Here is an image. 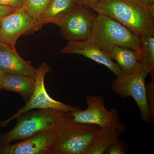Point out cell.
<instances>
[{
  "label": "cell",
  "mask_w": 154,
  "mask_h": 154,
  "mask_svg": "<svg viewBox=\"0 0 154 154\" xmlns=\"http://www.w3.org/2000/svg\"><path fill=\"white\" fill-rule=\"evenodd\" d=\"M66 54L84 56L107 67L117 77L124 74L118 65L112 60L106 53L88 39L83 41H68L66 45L55 54Z\"/></svg>",
  "instance_id": "obj_11"
},
{
  "label": "cell",
  "mask_w": 154,
  "mask_h": 154,
  "mask_svg": "<svg viewBox=\"0 0 154 154\" xmlns=\"http://www.w3.org/2000/svg\"><path fill=\"white\" fill-rule=\"evenodd\" d=\"M69 113L45 108L23 113L16 118V126L4 135L2 143L7 145L14 141L24 140L45 131L57 129Z\"/></svg>",
  "instance_id": "obj_4"
},
{
  "label": "cell",
  "mask_w": 154,
  "mask_h": 154,
  "mask_svg": "<svg viewBox=\"0 0 154 154\" xmlns=\"http://www.w3.org/2000/svg\"><path fill=\"white\" fill-rule=\"evenodd\" d=\"M6 72H7L0 67V80H1L2 78L3 75Z\"/></svg>",
  "instance_id": "obj_25"
},
{
  "label": "cell",
  "mask_w": 154,
  "mask_h": 154,
  "mask_svg": "<svg viewBox=\"0 0 154 154\" xmlns=\"http://www.w3.org/2000/svg\"><path fill=\"white\" fill-rule=\"evenodd\" d=\"M140 38L138 69L146 72L154 79V36H143Z\"/></svg>",
  "instance_id": "obj_16"
},
{
  "label": "cell",
  "mask_w": 154,
  "mask_h": 154,
  "mask_svg": "<svg viewBox=\"0 0 154 154\" xmlns=\"http://www.w3.org/2000/svg\"><path fill=\"white\" fill-rule=\"evenodd\" d=\"M79 4L60 26L62 36L68 41L88 40L91 36L97 14Z\"/></svg>",
  "instance_id": "obj_8"
},
{
  "label": "cell",
  "mask_w": 154,
  "mask_h": 154,
  "mask_svg": "<svg viewBox=\"0 0 154 154\" xmlns=\"http://www.w3.org/2000/svg\"><path fill=\"white\" fill-rule=\"evenodd\" d=\"M57 129L48 130L24 140L21 142L0 148L2 154H51Z\"/></svg>",
  "instance_id": "obj_10"
},
{
  "label": "cell",
  "mask_w": 154,
  "mask_h": 154,
  "mask_svg": "<svg viewBox=\"0 0 154 154\" xmlns=\"http://www.w3.org/2000/svg\"><path fill=\"white\" fill-rule=\"evenodd\" d=\"M34 86V78L16 73L7 72L0 80V89L18 93L26 103L33 94Z\"/></svg>",
  "instance_id": "obj_14"
},
{
  "label": "cell",
  "mask_w": 154,
  "mask_h": 154,
  "mask_svg": "<svg viewBox=\"0 0 154 154\" xmlns=\"http://www.w3.org/2000/svg\"><path fill=\"white\" fill-rule=\"evenodd\" d=\"M41 29L38 22L23 8L0 20V41L15 47L20 36Z\"/></svg>",
  "instance_id": "obj_9"
},
{
  "label": "cell",
  "mask_w": 154,
  "mask_h": 154,
  "mask_svg": "<svg viewBox=\"0 0 154 154\" xmlns=\"http://www.w3.org/2000/svg\"><path fill=\"white\" fill-rule=\"evenodd\" d=\"M103 129L74 121L69 115L57 129L51 154H88Z\"/></svg>",
  "instance_id": "obj_2"
},
{
  "label": "cell",
  "mask_w": 154,
  "mask_h": 154,
  "mask_svg": "<svg viewBox=\"0 0 154 154\" xmlns=\"http://www.w3.org/2000/svg\"><path fill=\"white\" fill-rule=\"evenodd\" d=\"M52 0H24L23 8L37 21L39 17L46 11Z\"/></svg>",
  "instance_id": "obj_18"
},
{
  "label": "cell",
  "mask_w": 154,
  "mask_h": 154,
  "mask_svg": "<svg viewBox=\"0 0 154 154\" xmlns=\"http://www.w3.org/2000/svg\"><path fill=\"white\" fill-rule=\"evenodd\" d=\"M106 54L115 61L124 74L131 73L139 70V53L132 48L116 46Z\"/></svg>",
  "instance_id": "obj_15"
},
{
  "label": "cell",
  "mask_w": 154,
  "mask_h": 154,
  "mask_svg": "<svg viewBox=\"0 0 154 154\" xmlns=\"http://www.w3.org/2000/svg\"><path fill=\"white\" fill-rule=\"evenodd\" d=\"M128 150V148L126 143L119 139L107 148L104 154H125Z\"/></svg>",
  "instance_id": "obj_19"
},
{
  "label": "cell",
  "mask_w": 154,
  "mask_h": 154,
  "mask_svg": "<svg viewBox=\"0 0 154 154\" xmlns=\"http://www.w3.org/2000/svg\"><path fill=\"white\" fill-rule=\"evenodd\" d=\"M148 73L144 71L138 70L130 74H124L112 81V91L122 99L132 97L136 103L142 119L146 124L152 122L151 116L147 100L146 79Z\"/></svg>",
  "instance_id": "obj_6"
},
{
  "label": "cell",
  "mask_w": 154,
  "mask_h": 154,
  "mask_svg": "<svg viewBox=\"0 0 154 154\" xmlns=\"http://www.w3.org/2000/svg\"><path fill=\"white\" fill-rule=\"evenodd\" d=\"M24 2V0H0V5L17 9L22 8Z\"/></svg>",
  "instance_id": "obj_21"
},
{
  "label": "cell",
  "mask_w": 154,
  "mask_h": 154,
  "mask_svg": "<svg viewBox=\"0 0 154 154\" xmlns=\"http://www.w3.org/2000/svg\"><path fill=\"white\" fill-rule=\"evenodd\" d=\"M51 70V67L45 63H42L39 65L38 69H36V74L34 78L35 86L32 96L24 107L19 109L11 118L1 123L2 126H6L11 120L21 114L36 108H50L66 113L81 110L80 107H72L54 100L48 94L45 86V79L46 75L50 72Z\"/></svg>",
  "instance_id": "obj_7"
},
{
  "label": "cell",
  "mask_w": 154,
  "mask_h": 154,
  "mask_svg": "<svg viewBox=\"0 0 154 154\" xmlns=\"http://www.w3.org/2000/svg\"><path fill=\"white\" fill-rule=\"evenodd\" d=\"M94 11L115 19L139 36H154V7L138 0H100Z\"/></svg>",
  "instance_id": "obj_1"
},
{
  "label": "cell",
  "mask_w": 154,
  "mask_h": 154,
  "mask_svg": "<svg viewBox=\"0 0 154 154\" xmlns=\"http://www.w3.org/2000/svg\"><path fill=\"white\" fill-rule=\"evenodd\" d=\"M76 1L79 4L89 7L94 11L100 0H76Z\"/></svg>",
  "instance_id": "obj_23"
},
{
  "label": "cell",
  "mask_w": 154,
  "mask_h": 154,
  "mask_svg": "<svg viewBox=\"0 0 154 154\" xmlns=\"http://www.w3.org/2000/svg\"><path fill=\"white\" fill-rule=\"evenodd\" d=\"M140 2L147 8L154 7V0H138Z\"/></svg>",
  "instance_id": "obj_24"
},
{
  "label": "cell",
  "mask_w": 154,
  "mask_h": 154,
  "mask_svg": "<svg viewBox=\"0 0 154 154\" xmlns=\"http://www.w3.org/2000/svg\"><path fill=\"white\" fill-rule=\"evenodd\" d=\"M16 10L12 7L0 5V20L13 13Z\"/></svg>",
  "instance_id": "obj_22"
},
{
  "label": "cell",
  "mask_w": 154,
  "mask_h": 154,
  "mask_svg": "<svg viewBox=\"0 0 154 154\" xmlns=\"http://www.w3.org/2000/svg\"><path fill=\"white\" fill-rule=\"evenodd\" d=\"M79 5L76 0H52L49 7L37 20L38 26L41 28L45 24L54 23L60 27Z\"/></svg>",
  "instance_id": "obj_13"
},
{
  "label": "cell",
  "mask_w": 154,
  "mask_h": 154,
  "mask_svg": "<svg viewBox=\"0 0 154 154\" xmlns=\"http://www.w3.org/2000/svg\"><path fill=\"white\" fill-rule=\"evenodd\" d=\"M125 131L122 130L103 129L96 138L88 154H104L107 148L113 143Z\"/></svg>",
  "instance_id": "obj_17"
},
{
  "label": "cell",
  "mask_w": 154,
  "mask_h": 154,
  "mask_svg": "<svg viewBox=\"0 0 154 154\" xmlns=\"http://www.w3.org/2000/svg\"><path fill=\"white\" fill-rule=\"evenodd\" d=\"M105 96L103 95H88L85 100L87 107L69 112L74 121L79 123L97 125L102 129L122 130L126 131L127 128L122 122L116 109L107 110L105 107Z\"/></svg>",
  "instance_id": "obj_5"
},
{
  "label": "cell",
  "mask_w": 154,
  "mask_h": 154,
  "mask_svg": "<svg viewBox=\"0 0 154 154\" xmlns=\"http://www.w3.org/2000/svg\"><path fill=\"white\" fill-rule=\"evenodd\" d=\"M0 67L7 72L35 78L36 69L19 56L15 47L0 41Z\"/></svg>",
  "instance_id": "obj_12"
},
{
  "label": "cell",
  "mask_w": 154,
  "mask_h": 154,
  "mask_svg": "<svg viewBox=\"0 0 154 154\" xmlns=\"http://www.w3.org/2000/svg\"><path fill=\"white\" fill-rule=\"evenodd\" d=\"M97 14L89 41L105 53L116 46H122L130 48L140 53L139 36L115 19Z\"/></svg>",
  "instance_id": "obj_3"
},
{
  "label": "cell",
  "mask_w": 154,
  "mask_h": 154,
  "mask_svg": "<svg viewBox=\"0 0 154 154\" xmlns=\"http://www.w3.org/2000/svg\"><path fill=\"white\" fill-rule=\"evenodd\" d=\"M147 100L151 116L152 121L154 122V79L146 85Z\"/></svg>",
  "instance_id": "obj_20"
}]
</instances>
